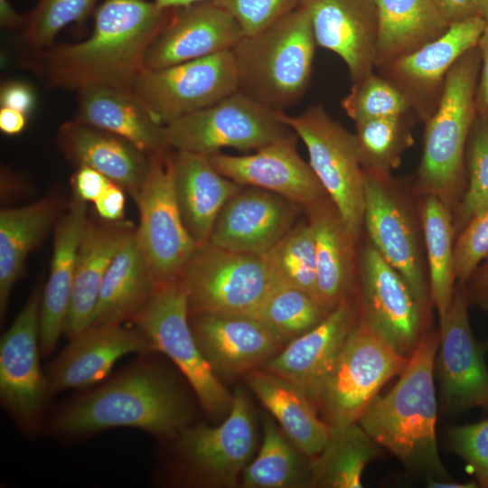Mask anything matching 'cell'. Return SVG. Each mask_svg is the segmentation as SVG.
Wrapping results in <instances>:
<instances>
[{
	"mask_svg": "<svg viewBox=\"0 0 488 488\" xmlns=\"http://www.w3.org/2000/svg\"><path fill=\"white\" fill-rule=\"evenodd\" d=\"M317 44L300 5L265 29L244 35L231 49L239 90L278 112L306 92Z\"/></svg>",
	"mask_w": 488,
	"mask_h": 488,
	"instance_id": "277c9868",
	"label": "cell"
},
{
	"mask_svg": "<svg viewBox=\"0 0 488 488\" xmlns=\"http://www.w3.org/2000/svg\"><path fill=\"white\" fill-rule=\"evenodd\" d=\"M379 446L359 423L330 427L325 446L311 458V486L362 487L363 471L379 455Z\"/></svg>",
	"mask_w": 488,
	"mask_h": 488,
	"instance_id": "8d00e7d4",
	"label": "cell"
},
{
	"mask_svg": "<svg viewBox=\"0 0 488 488\" xmlns=\"http://www.w3.org/2000/svg\"><path fill=\"white\" fill-rule=\"evenodd\" d=\"M61 202L45 196L33 203L0 211V315H5L11 292L29 253L58 220Z\"/></svg>",
	"mask_w": 488,
	"mask_h": 488,
	"instance_id": "e575fe53",
	"label": "cell"
},
{
	"mask_svg": "<svg viewBox=\"0 0 488 488\" xmlns=\"http://www.w3.org/2000/svg\"><path fill=\"white\" fill-rule=\"evenodd\" d=\"M227 11L244 35L254 34L300 5L301 0H210Z\"/></svg>",
	"mask_w": 488,
	"mask_h": 488,
	"instance_id": "bcb514c9",
	"label": "cell"
},
{
	"mask_svg": "<svg viewBox=\"0 0 488 488\" xmlns=\"http://www.w3.org/2000/svg\"><path fill=\"white\" fill-rule=\"evenodd\" d=\"M122 189L113 182L94 202L99 217L108 221H117L124 214L126 198Z\"/></svg>",
	"mask_w": 488,
	"mask_h": 488,
	"instance_id": "f907efd6",
	"label": "cell"
},
{
	"mask_svg": "<svg viewBox=\"0 0 488 488\" xmlns=\"http://www.w3.org/2000/svg\"><path fill=\"white\" fill-rule=\"evenodd\" d=\"M249 387L279 423L287 437L309 458L325 446L330 427L297 386L261 367L245 375Z\"/></svg>",
	"mask_w": 488,
	"mask_h": 488,
	"instance_id": "1f68e13d",
	"label": "cell"
},
{
	"mask_svg": "<svg viewBox=\"0 0 488 488\" xmlns=\"http://www.w3.org/2000/svg\"><path fill=\"white\" fill-rule=\"evenodd\" d=\"M261 258L277 285L297 288L316 300L315 245L307 221L295 223Z\"/></svg>",
	"mask_w": 488,
	"mask_h": 488,
	"instance_id": "f35d334b",
	"label": "cell"
},
{
	"mask_svg": "<svg viewBox=\"0 0 488 488\" xmlns=\"http://www.w3.org/2000/svg\"><path fill=\"white\" fill-rule=\"evenodd\" d=\"M468 305L465 285L456 283L449 311L439 323L435 369L444 408L452 413L474 408L488 411L485 348L473 334Z\"/></svg>",
	"mask_w": 488,
	"mask_h": 488,
	"instance_id": "9a60e30c",
	"label": "cell"
},
{
	"mask_svg": "<svg viewBox=\"0 0 488 488\" xmlns=\"http://www.w3.org/2000/svg\"><path fill=\"white\" fill-rule=\"evenodd\" d=\"M170 150L149 155L145 178L134 199L140 219L136 237L157 283L179 277L197 247L177 205Z\"/></svg>",
	"mask_w": 488,
	"mask_h": 488,
	"instance_id": "7c38bea8",
	"label": "cell"
},
{
	"mask_svg": "<svg viewBox=\"0 0 488 488\" xmlns=\"http://www.w3.org/2000/svg\"><path fill=\"white\" fill-rule=\"evenodd\" d=\"M58 145L77 168H92L127 191L135 199L144 183L149 155L108 131L75 119L60 127Z\"/></svg>",
	"mask_w": 488,
	"mask_h": 488,
	"instance_id": "484cf974",
	"label": "cell"
},
{
	"mask_svg": "<svg viewBox=\"0 0 488 488\" xmlns=\"http://www.w3.org/2000/svg\"><path fill=\"white\" fill-rule=\"evenodd\" d=\"M485 349L488 350V341L485 343V344L483 345Z\"/></svg>",
	"mask_w": 488,
	"mask_h": 488,
	"instance_id": "91938a15",
	"label": "cell"
},
{
	"mask_svg": "<svg viewBox=\"0 0 488 488\" xmlns=\"http://www.w3.org/2000/svg\"><path fill=\"white\" fill-rule=\"evenodd\" d=\"M132 90L154 119L166 125L239 90L233 53L229 50L162 69H145Z\"/></svg>",
	"mask_w": 488,
	"mask_h": 488,
	"instance_id": "8fae6325",
	"label": "cell"
},
{
	"mask_svg": "<svg viewBox=\"0 0 488 488\" xmlns=\"http://www.w3.org/2000/svg\"><path fill=\"white\" fill-rule=\"evenodd\" d=\"M465 288L469 305L488 311V258L474 272Z\"/></svg>",
	"mask_w": 488,
	"mask_h": 488,
	"instance_id": "f5cc1de1",
	"label": "cell"
},
{
	"mask_svg": "<svg viewBox=\"0 0 488 488\" xmlns=\"http://www.w3.org/2000/svg\"><path fill=\"white\" fill-rule=\"evenodd\" d=\"M27 116L23 112L1 107L0 109V129L9 136L20 134L26 127Z\"/></svg>",
	"mask_w": 488,
	"mask_h": 488,
	"instance_id": "11a10c76",
	"label": "cell"
},
{
	"mask_svg": "<svg viewBox=\"0 0 488 488\" xmlns=\"http://www.w3.org/2000/svg\"><path fill=\"white\" fill-rule=\"evenodd\" d=\"M434 2L449 23L480 15L476 0H434Z\"/></svg>",
	"mask_w": 488,
	"mask_h": 488,
	"instance_id": "db71d44e",
	"label": "cell"
},
{
	"mask_svg": "<svg viewBox=\"0 0 488 488\" xmlns=\"http://www.w3.org/2000/svg\"><path fill=\"white\" fill-rule=\"evenodd\" d=\"M329 313L308 294L278 285L250 315L289 342L314 328Z\"/></svg>",
	"mask_w": 488,
	"mask_h": 488,
	"instance_id": "60d3db41",
	"label": "cell"
},
{
	"mask_svg": "<svg viewBox=\"0 0 488 488\" xmlns=\"http://www.w3.org/2000/svg\"><path fill=\"white\" fill-rule=\"evenodd\" d=\"M448 441L454 452L472 467L477 483L488 488V418L452 427Z\"/></svg>",
	"mask_w": 488,
	"mask_h": 488,
	"instance_id": "7dc6e473",
	"label": "cell"
},
{
	"mask_svg": "<svg viewBox=\"0 0 488 488\" xmlns=\"http://www.w3.org/2000/svg\"><path fill=\"white\" fill-rule=\"evenodd\" d=\"M487 118H488V116H487Z\"/></svg>",
	"mask_w": 488,
	"mask_h": 488,
	"instance_id": "94428289",
	"label": "cell"
},
{
	"mask_svg": "<svg viewBox=\"0 0 488 488\" xmlns=\"http://www.w3.org/2000/svg\"><path fill=\"white\" fill-rule=\"evenodd\" d=\"M202 354L221 380L233 379L261 367L288 343L250 314H189Z\"/></svg>",
	"mask_w": 488,
	"mask_h": 488,
	"instance_id": "ffe728a7",
	"label": "cell"
},
{
	"mask_svg": "<svg viewBox=\"0 0 488 488\" xmlns=\"http://www.w3.org/2000/svg\"><path fill=\"white\" fill-rule=\"evenodd\" d=\"M316 257V300L331 312L352 294L356 266L355 241L328 196L306 206Z\"/></svg>",
	"mask_w": 488,
	"mask_h": 488,
	"instance_id": "4316f807",
	"label": "cell"
},
{
	"mask_svg": "<svg viewBox=\"0 0 488 488\" xmlns=\"http://www.w3.org/2000/svg\"><path fill=\"white\" fill-rule=\"evenodd\" d=\"M189 314H252L277 286L261 256L234 252L209 241L195 248L180 276Z\"/></svg>",
	"mask_w": 488,
	"mask_h": 488,
	"instance_id": "30bf717a",
	"label": "cell"
},
{
	"mask_svg": "<svg viewBox=\"0 0 488 488\" xmlns=\"http://www.w3.org/2000/svg\"><path fill=\"white\" fill-rule=\"evenodd\" d=\"M28 16L19 14L9 0H0V23L3 27L15 29L26 25Z\"/></svg>",
	"mask_w": 488,
	"mask_h": 488,
	"instance_id": "9f6ffc18",
	"label": "cell"
},
{
	"mask_svg": "<svg viewBox=\"0 0 488 488\" xmlns=\"http://www.w3.org/2000/svg\"><path fill=\"white\" fill-rule=\"evenodd\" d=\"M341 105L354 122L415 114L408 98L390 81L374 71L352 82L350 92L343 99Z\"/></svg>",
	"mask_w": 488,
	"mask_h": 488,
	"instance_id": "7bdbcfd3",
	"label": "cell"
},
{
	"mask_svg": "<svg viewBox=\"0 0 488 488\" xmlns=\"http://www.w3.org/2000/svg\"><path fill=\"white\" fill-rule=\"evenodd\" d=\"M86 211V202L74 194L55 226L52 258L40 313V348L44 357L52 352L63 333L78 249L88 221Z\"/></svg>",
	"mask_w": 488,
	"mask_h": 488,
	"instance_id": "83f0119b",
	"label": "cell"
},
{
	"mask_svg": "<svg viewBox=\"0 0 488 488\" xmlns=\"http://www.w3.org/2000/svg\"><path fill=\"white\" fill-rule=\"evenodd\" d=\"M97 0H40L24 26L25 42L34 51L51 46L59 32L85 18Z\"/></svg>",
	"mask_w": 488,
	"mask_h": 488,
	"instance_id": "ee69618b",
	"label": "cell"
},
{
	"mask_svg": "<svg viewBox=\"0 0 488 488\" xmlns=\"http://www.w3.org/2000/svg\"><path fill=\"white\" fill-rule=\"evenodd\" d=\"M468 183L453 218L455 233L468 221L488 209V118L476 115L465 152Z\"/></svg>",
	"mask_w": 488,
	"mask_h": 488,
	"instance_id": "b9f144b4",
	"label": "cell"
},
{
	"mask_svg": "<svg viewBox=\"0 0 488 488\" xmlns=\"http://www.w3.org/2000/svg\"><path fill=\"white\" fill-rule=\"evenodd\" d=\"M454 258L456 283L465 285L488 258V209L473 217L458 233Z\"/></svg>",
	"mask_w": 488,
	"mask_h": 488,
	"instance_id": "f6af8a7d",
	"label": "cell"
},
{
	"mask_svg": "<svg viewBox=\"0 0 488 488\" xmlns=\"http://www.w3.org/2000/svg\"><path fill=\"white\" fill-rule=\"evenodd\" d=\"M408 360L361 315L343 347L318 406L324 422L329 427L358 423L380 389L402 372Z\"/></svg>",
	"mask_w": 488,
	"mask_h": 488,
	"instance_id": "9c48e42d",
	"label": "cell"
},
{
	"mask_svg": "<svg viewBox=\"0 0 488 488\" xmlns=\"http://www.w3.org/2000/svg\"><path fill=\"white\" fill-rule=\"evenodd\" d=\"M78 92L75 120L115 134L147 155L169 148L164 126L133 90L93 86Z\"/></svg>",
	"mask_w": 488,
	"mask_h": 488,
	"instance_id": "4dcf8cb0",
	"label": "cell"
},
{
	"mask_svg": "<svg viewBox=\"0 0 488 488\" xmlns=\"http://www.w3.org/2000/svg\"><path fill=\"white\" fill-rule=\"evenodd\" d=\"M439 333L431 331L408 357L397 383L377 396L358 423L410 471L446 480L436 443L437 404L434 371Z\"/></svg>",
	"mask_w": 488,
	"mask_h": 488,
	"instance_id": "7a4b0ae2",
	"label": "cell"
},
{
	"mask_svg": "<svg viewBox=\"0 0 488 488\" xmlns=\"http://www.w3.org/2000/svg\"><path fill=\"white\" fill-rule=\"evenodd\" d=\"M299 206L277 193L242 186L221 210L209 242L230 251L262 256L295 224Z\"/></svg>",
	"mask_w": 488,
	"mask_h": 488,
	"instance_id": "7402d4cb",
	"label": "cell"
},
{
	"mask_svg": "<svg viewBox=\"0 0 488 488\" xmlns=\"http://www.w3.org/2000/svg\"><path fill=\"white\" fill-rule=\"evenodd\" d=\"M485 23L480 15L450 23L438 38L380 68V75L408 98L416 116L426 121L438 105L448 72L477 46Z\"/></svg>",
	"mask_w": 488,
	"mask_h": 488,
	"instance_id": "2e32d148",
	"label": "cell"
},
{
	"mask_svg": "<svg viewBox=\"0 0 488 488\" xmlns=\"http://www.w3.org/2000/svg\"><path fill=\"white\" fill-rule=\"evenodd\" d=\"M111 183L101 173L86 166L78 167L72 177L74 194L84 202H95Z\"/></svg>",
	"mask_w": 488,
	"mask_h": 488,
	"instance_id": "c3c4849f",
	"label": "cell"
},
{
	"mask_svg": "<svg viewBox=\"0 0 488 488\" xmlns=\"http://www.w3.org/2000/svg\"><path fill=\"white\" fill-rule=\"evenodd\" d=\"M173 166L174 193L183 225L197 246L204 244L221 210L242 185L220 174L206 155L175 151Z\"/></svg>",
	"mask_w": 488,
	"mask_h": 488,
	"instance_id": "f546056e",
	"label": "cell"
},
{
	"mask_svg": "<svg viewBox=\"0 0 488 488\" xmlns=\"http://www.w3.org/2000/svg\"><path fill=\"white\" fill-rule=\"evenodd\" d=\"M358 273L361 317L399 354L408 358L429 333V312L370 240L359 254Z\"/></svg>",
	"mask_w": 488,
	"mask_h": 488,
	"instance_id": "4fadbf2b",
	"label": "cell"
},
{
	"mask_svg": "<svg viewBox=\"0 0 488 488\" xmlns=\"http://www.w3.org/2000/svg\"><path fill=\"white\" fill-rule=\"evenodd\" d=\"M0 103L1 107L19 110L27 116L33 111L36 104L34 89L24 81H5L1 86Z\"/></svg>",
	"mask_w": 488,
	"mask_h": 488,
	"instance_id": "681fc988",
	"label": "cell"
},
{
	"mask_svg": "<svg viewBox=\"0 0 488 488\" xmlns=\"http://www.w3.org/2000/svg\"><path fill=\"white\" fill-rule=\"evenodd\" d=\"M282 113L238 90L164 125V139L171 149L206 156L225 147L258 150L292 132Z\"/></svg>",
	"mask_w": 488,
	"mask_h": 488,
	"instance_id": "ba28073f",
	"label": "cell"
},
{
	"mask_svg": "<svg viewBox=\"0 0 488 488\" xmlns=\"http://www.w3.org/2000/svg\"><path fill=\"white\" fill-rule=\"evenodd\" d=\"M360 316V302L352 294L317 325L289 341L261 368L297 386L318 408L338 357Z\"/></svg>",
	"mask_w": 488,
	"mask_h": 488,
	"instance_id": "e0dca14e",
	"label": "cell"
},
{
	"mask_svg": "<svg viewBox=\"0 0 488 488\" xmlns=\"http://www.w3.org/2000/svg\"><path fill=\"white\" fill-rule=\"evenodd\" d=\"M452 210L435 195H425L419 209L431 303L439 323L446 318L455 290V228Z\"/></svg>",
	"mask_w": 488,
	"mask_h": 488,
	"instance_id": "d590c367",
	"label": "cell"
},
{
	"mask_svg": "<svg viewBox=\"0 0 488 488\" xmlns=\"http://www.w3.org/2000/svg\"><path fill=\"white\" fill-rule=\"evenodd\" d=\"M255 446L253 411L241 389L234 392L230 412L220 426H187L179 434L183 455L207 481L221 486L238 484Z\"/></svg>",
	"mask_w": 488,
	"mask_h": 488,
	"instance_id": "d6986e66",
	"label": "cell"
},
{
	"mask_svg": "<svg viewBox=\"0 0 488 488\" xmlns=\"http://www.w3.org/2000/svg\"><path fill=\"white\" fill-rule=\"evenodd\" d=\"M317 46L347 66L352 82L373 72L377 17L372 0H301Z\"/></svg>",
	"mask_w": 488,
	"mask_h": 488,
	"instance_id": "cb8c5ba5",
	"label": "cell"
},
{
	"mask_svg": "<svg viewBox=\"0 0 488 488\" xmlns=\"http://www.w3.org/2000/svg\"><path fill=\"white\" fill-rule=\"evenodd\" d=\"M296 136L292 131L249 155L220 152L208 158L220 174L239 185L267 190L306 207L327 194L298 154Z\"/></svg>",
	"mask_w": 488,
	"mask_h": 488,
	"instance_id": "44dd1931",
	"label": "cell"
},
{
	"mask_svg": "<svg viewBox=\"0 0 488 488\" xmlns=\"http://www.w3.org/2000/svg\"><path fill=\"white\" fill-rule=\"evenodd\" d=\"M480 70L481 56L476 46L452 67L438 105L425 121L416 189L423 196H436L451 210L461 198L466 145L477 115Z\"/></svg>",
	"mask_w": 488,
	"mask_h": 488,
	"instance_id": "5b68a950",
	"label": "cell"
},
{
	"mask_svg": "<svg viewBox=\"0 0 488 488\" xmlns=\"http://www.w3.org/2000/svg\"><path fill=\"white\" fill-rule=\"evenodd\" d=\"M480 15L488 20V0H476Z\"/></svg>",
	"mask_w": 488,
	"mask_h": 488,
	"instance_id": "680465c9",
	"label": "cell"
},
{
	"mask_svg": "<svg viewBox=\"0 0 488 488\" xmlns=\"http://www.w3.org/2000/svg\"><path fill=\"white\" fill-rule=\"evenodd\" d=\"M190 412L168 377L155 369H137L68 407L55 426L69 435L129 427L173 436L188 426Z\"/></svg>",
	"mask_w": 488,
	"mask_h": 488,
	"instance_id": "3957f363",
	"label": "cell"
},
{
	"mask_svg": "<svg viewBox=\"0 0 488 488\" xmlns=\"http://www.w3.org/2000/svg\"><path fill=\"white\" fill-rule=\"evenodd\" d=\"M247 488L311 486V458L305 455L267 415L263 417V439L256 458L242 474Z\"/></svg>",
	"mask_w": 488,
	"mask_h": 488,
	"instance_id": "74e56055",
	"label": "cell"
},
{
	"mask_svg": "<svg viewBox=\"0 0 488 488\" xmlns=\"http://www.w3.org/2000/svg\"><path fill=\"white\" fill-rule=\"evenodd\" d=\"M243 36L237 21L210 0L171 9L147 51L145 67L162 69L229 51Z\"/></svg>",
	"mask_w": 488,
	"mask_h": 488,
	"instance_id": "603a6c76",
	"label": "cell"
},
{
	"mask_svg": "<svg viewBox=\"0 0 488 488\" xmlns=\"http://www.w3.org/2000/svg\"><path fill=\"white\" fill-rule=\"evenodd\" d=\"M42 290L38 283L0 343L1 399L24 425L36 420L48 393L39 365Z\"/></svg>",
	"mask_w": 488,
	"mask_h": 488,
	"instance_id": "ac0fdd59",
	"label": "cell"
},
{
	"mask_svg": "<svg viewBox=\"0 0 488 488\" xmlns=\"http://www.w3.org/2000/svg\"><path fill=\"white\" fill-rule=\"evenodd\" d=\"M427 487L430 488H474L478 486L476 482H455L449 479L438 480V479H427Z\"/></svg>",
	"mask_w": 488,
	"mask_h": 488,
	"instance_id": "6f0895ef",
	"label": "cell"
},
{
	"mask_svg": "<svg viewBox=\"0 0 488 488\" xmlns=\"http://www.w3.org/2000/svg\"><path fill=\"white\" fill-rule=\"evenodd\" d=\"M481 56V70L476 89L477 114L488 116V20L477 44Z\"/></svg>",
	"mask_w": 488,
	"mask_h": 488,
	"instance_id": "816d5d0a",
	"label": "cell"
},
{
	"mask_svg": "<svg viewBox=\"0 0 488 488\" xmlns=\"http://www.w3.org/2000/svg\"><path fill=\"white\" fill-rule=\"evenodd\" d=\"M364 219L369 240L405 278L422 306L429 312L428 278L418 225L404 197L391 182L364 171Z\"/></svg>",
	"mask_w": 488,
	"mask_h": 488,
	"instance_id": "5bb4252c",
	"label": "cell"
},
{
	"mask_svg": "<svg viewBox=\"0 0 488 488\" xmlns=\"http://www.w3.org/2000/svg\"><path fill=\"white\" fill-rule=\"evenodd\" d=\"M377 17L375 68L438 38L449 27L434 0H372Z\"/></svg>",
	"mask_w": 488,
	"mask_h": 488,
	"instance_id": "836d02e7",
	"label": "cell"
},
{
	"mask_svg": "<svg viewBox=\"0 0 488 488\" xmlns=\"http://www.w3.org/2000/svg\"><path fill=\"white\" fill-rule=\"evenodd\" d=\"M152 350V343L138 328L128 329L121 324L89 326L70 338L51 365L48 392L89 387L103 379L122 356Z\"/></svg>",
	"mask_w": 488,
	"mask_h": 488,
	"instance_id": "d4e9b609",
	"label": "cell"
},
{
	"mask_svg": "<svg viewBox=\"0 0 488 488\" xmlns=\"http://www.w3.org/2000/svg\"><path fill=\"white\" fill-rule=\"evenodd\" d=\"M136 230L129 222L89 219L77 253L71 296L63 333L72 338L90 325L99 289L112 260Z\"/></svg>",
	"mask_w": 488,
	"mask_h": 488,
	"instance_id": "f1b7e54d",
	"label": "cell"
},
{
	"mask_svg": "<svg viewBox=\"0 0 488 488\" xmlns=\"http://www.w3.org/2000/svg\"><path fill=\"white\" fill-rule=\"evenodd\" d=\"M149 0H106L83 42L35 51L29 63L52 87L132 90L147 51L170 16Z\"/></svg>",
	"mask_w": 488,
	"mask_h": 488,
	"instance_id": "6da1fadb",
	"label": "cell"
},
{
	"mask_svg": "<svg viewBox=\"0 0 488 488\" xmlns=\"http://www.w3.org/2000/svg\"><path fill=\"white\" fill-rule=\"evenodd\" d=\"M154 350L168 356L192 387L204 410L220 418L230 412L233 395L223 386L192 333L188 299L181 277L158 283L132 319Z\"/></svg>",
	"mask_w": 488,
	"mask_h": 488,
	"instance_id": "8992f818",
	"label": "cell"
},
{
	"mask_svg": "<svg viewBox=\"0 0 488 488\" xmlns=\"http://www.w3.org/2000/svg\"><path fill=\"white\" fill-rule=\"evenodd\" d=\"M282 118L303 141L313 172L358 239L363 226L365 193L355 135L332 118L322 105H313L296 116L283 112Z\"/></svg>",
	"mask_w": 488,
	"mask_h": 488,
	"instance_id": "52a82bcc",
	"label": "cell"
},
{
	"mask_svg": "<svg viewBox=\"0 0 488 488\" xmlns=\"http://www.w3.org/2000/svg\"><path fill=\"white\" fill-rule=\"evenodd\" d=\"M380 117L355 122V137L364 171L390 176L413 143L412 116Z\"/></svg>",
	"mask_w": 488,
	"mask_h": 488,
	"instance_id": "ab89813d",
	"label": "cell"
},
{
	"mask_svg": "<svg viewBox=\"0 0 488 488\" xmlns=\"http://www.w3.org/2000/svg\"><path fill=\"white\" fill-rule=\"evenodd\" d=\"M157 284L136 229L106 272L89 326L132 320L149 300Z\"/></svg>",
	"mask_w": 488,
	"mask_h": 488,
	"instance_id": "d6a6232c",
	"label": "cell"
}]
</instances>
